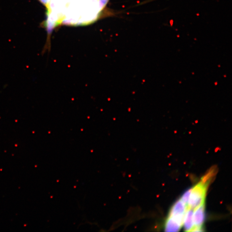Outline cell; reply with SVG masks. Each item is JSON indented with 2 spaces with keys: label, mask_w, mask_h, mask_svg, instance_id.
<instances>
[{
  "label": "cell",
  "mask_w": 232,
  "mask_h": 232,
  "mask_svg": "<svg viewBox=\"0 0 232 232\" xmlns=\"http://www.w3.org/2000/svg\"><path fill=\"white\" fill-rule=\"evenodd\" d=\"M209 182L201 180L191 189L188 208L194 210L205 202V196Z\"/></svg>",
  "instance_id": "obj_1"
},
{
  "label": "cell",
  "mask_w": 232,
  "mask_h": 232,
  "mask_svg": "<svg viewBox=\"0 0 232 232\" xmlns=\"http://www.w3.org/2000/svg\"><path fill=\"white\" fill-rule=\"evenodd\" d=\"M187 208L188 206L180 199L176 201L172 207L169 217H171L182 226Z\"/></svg>",
  "instance_id": "obj_2"
},
{
  "label": "cell",
  "mask_w": 232,
  "mask_h": 232,
  "mask_svg": "<svg viewBox=\"0 0 232 232\" xmlns=\"http://www.w3.org/2000/svg\"><path fill=\"white\" fill-rule=\"evenodd\" d=\"M205 205L202 203L195 209L193 214V221L195 227H202L205 221Z\"/></svg>",
  "instance_id": "obj_3"
},
{
  "label": "cell",
  "mask_w": 232,
  "mask_h": 232,
  "mask_svg": "<svg viewBox=\"0 0 232 232\" xmlns=\"http://www.w3.org/2000/svg\"><path fill=\"white\" fill-rule=\"evenodd\" d=\"M194 210L188 208L185 214L183 224L185 231L190 232L194 227L193 221Z\"/></svg>",
  "instance_id": "obj_4"
},
{
  "label": "cell",
  "mask_w": 232,
  "mask_h": 232,
  "mask_svg": "<svg viewBox=\"0 0 232 232\" xmlns=\"http://www.w3.org/2000/svg\"><path fill=\"white\" fill-rule=\"evenodd\" d=\"M182 226L171 217H168L165 224V231L167 232H177L180 229Z\"/></svg>",
  "instance_id": "obj_5"
},
{
  "label": "cell",
  "mask_w": 232,
  "mask_h": 232,
  "mask_svg": "<svg viewBox=\"0 0 232 232\" xmlns=\"http://www.w3.org/2000/svg\"><path fill=\"white\" fill-rule=\"evenodd\" d=\"M191 191V189L188 190L183 194V195L181 196V199H180V200L187 206H188V202L189 200Z\"/></svg>",
  "instance_id": "obj_6"
},
{
  "label": "cell",
  "mask_w": 232,
  "mask_h": 232,
  "mask_svg": "<svg viewBox=\"0 0 232 232\" xmlns=\"http://www.w3.org/2000/svg\"><path fill=\"white\" fill-rule=\"evenodd\" d=\"M109 0H98V5H99V9L100 11L104 8L106 6V5L108 4Z\"/></svg>",
  "instance_id": "obj_7"
},
{
  "label": "cell",
  "mask_w": 232,
  "mask_h": 232,
  "mask_svg": "<svg viewBox=\"0 0 232 232\" xmlns=\"http://www.w3.org/2000/svg\"><path fill=\"white\" fill-rule=\"evenodd\" d=\"M44 6H47L49 4L50 0H38Z\"/></svg>",
  "instance_id": "obj_8"
}]
</instances>
